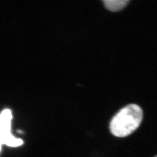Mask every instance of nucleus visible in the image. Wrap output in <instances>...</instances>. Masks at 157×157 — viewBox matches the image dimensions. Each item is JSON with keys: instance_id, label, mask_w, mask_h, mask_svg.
Masks as SVG:
<instances>
[{"instance_id": "obj_1", "label": "nucleus", "mask_w": 157, "mask_h": 157, "mask_svg": "<svg viewBox=\"0 0 157 157\" xmlns=\"http://www.w3.org/2000/svg\"><path fill=\"white\" fill-rule=\"evenodd\" d=\"M143 117L141 107L136 104H129L122 108L112 118L109 130L112 135L124 137L131 135L140 125Z\"/></svg>"}, {"instance_id": "obj_2", "label": "nucleus", "mask_w": 157, "mask_h": 157, "mask_svg": "<svg viewBox=\"0 0 157 157\" xmlns=\"http://www.w3.org/2000/svg\"><path fill=\"white\" fill-rule=\"evenodd\" d=\"M12 113L10 109H5L0 113V152L2 146L11 147L22 146V139L15 137L11 132Z\"/></svg>"}, {"instance_id": "obj_3", "label": "nucleus", "mask_w": 157, "mask_h": 157, "mask_svg": "<svg viewBox=\"0 0 157 157\" xmlns=\"http://www.w3.org/2000/svg\"><path fill=\"white\" fill-rule=\"evenodd\" d=\"M108 10L118 12L124 8L129 2V0H105L103 1Z\"/></svg>"}, {"instance_id": "obj_4", "label": "nucleus", "mask_w": 157, "mask_h": 157, "mask_svg": "<svg viewBox=\"0 0 157 157\" xmlns=\"http://www.w3.org/2000/svg\"><path fill=\"white\" fill-rule=\"evenodd\" d=\"M155 157H157V156H155Z\"/></svg>"}]
</instances>
